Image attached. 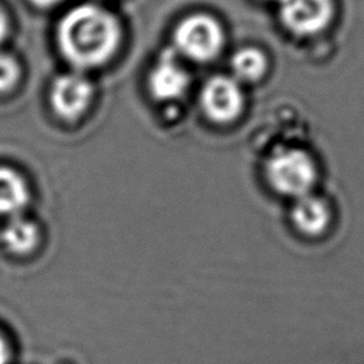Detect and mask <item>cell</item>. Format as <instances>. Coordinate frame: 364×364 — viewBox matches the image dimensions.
Listing matches in <instances>:
<instances>
[{"mask_svg":"<svg viewBox=\"0 0 364 364\" xmlns=\"http://www.w3.org/2000/svg\"><path fill=\"white\" fill-rule=\"evenodd\" d=\"M121 27L114 14L95 4L71 9L57 27V43L64 58L77 68L104 64L117 51Z\"/></svg>","mask_w":364,"mask_h":364,"instance_id":"cell-1","label":"cell"},{"mask_svg":"<svg viewBox=\"0 0 364 364\" xmlns=\"http://www.w3.org/2000/svg\"><path fill=\"white\" fill-rule=\"evenodd\" d=\"M266 173L272 188L279 193L300 198L316 179V165L307 152L287 148L270 156Z\"/></svg>","mask_w":364,"mask_h":364,"instance_id":"cell-2","label":"cell"},{"mask_svg":"<svg viewBox=\"0 0 364 364\" xmlns=\"http://www.w3.org/2000/svg\"><path fill=\"white\" fill-rule=\"evenodd\" d=\"M175 48L195 61L215 58L223 46L220 24L208 14L198 13L183 18L173 34Z\"/></svg>","mask_w":364,"mask_h":364,"instance_id":"cell-3","label":"cell"},{"mask_svg":"<svg viewBox=\"0 0 364 364\" xmlns=\"http://www.w3.org/2000/svg\"><path fill=\"white\" fill-rule=\"evenodd\" d=\"M279 4L284 27L301 37L324 31L336 11L333 0H280Z\"/></svg>","mask_w":364,"mask_h":364,"instance_id":"cell-4","label":"cell"},{"mask_svg":"<svg viewBox=\"0 0 364 364\" xmlns=\"http://www.w3.org/2000/svg\"><path fill=\"white\" fill-rule=\"evenodd\" d=\"M202 108L215 122H230L243 109V94L237 81L215 75L206 81L200 94Z\"/></svg>","mask_w":364,"mask_h":364,"instance_id":"cell-5","label":"cell"},{"mask_svg":"<svg viewBox=\"0 0 364 364\" xmlns=\"http://www.w3.org/2000/svg\"><path fill=\"white\" fill-rule=\"evenodd\" d=\"M92 97L91 82L77 73L60 75L51 87V107L64 119L78 118Z\"/></svg>","mask_w":364,"mask_h":364,"instance_id":"cell-6","label":"cell"},{"mask_svg":"<svg viewBox=\"0 0 364 364\" xmlns=\"http://www.w3.org/2000/svg\"><path fill=\"white\" fill-rule=\"evenodd\" d=\"M148 85L151 94L158 100H176L182 97L189 85V75L178 63L173 50H165L152 68Z\"/></svg>","mask_w":364,"mask_h":364,"instance_id":"cell-7","label":"cell"},{"mask_svg":"<svg viewBox=\"0 0 364 364\" xmlns=\"http://www.w3.org/2000/svg\"><path fill=\"white\" fill-rule=\"evenodd\" d=\"M26 181L16 171L0 166V215L17 216L28 203Z\"/></svg>","mask_w":364,"mask_h":364,"instance_id":"cell-8","label":"cell"},{"mask_svg":"<svg viewBox=\"0 0 364 364\" xmlns=\"http://www.w3.org/2000/svg\"><path fill=\"white\" fill-rule=\"evenodd\" d=\"M1 239L4 246L16 255L31 253L40 239L37 226L21 216H13L3 229Z\"/></svg>","mask_w":364,"mask_h":364,"instance_id":"cell-9","label":"cell"},{"mask_svg":"<svg viewBox=\"0 0 364 364\" xmlns=\"http://www.w3.org/2000/svg\"><path fill=\"white\" fill-rule=\"evenodd\" d=\"M232 70L235 75L243 81H256L262 78L267 70L266 55L255 47H245L232 57Z\"/></svg>","mask_w":364,"mask_h":364,"instance_id":"cell-10","label":"cell"},{"mask_svg":"<svg viewBox=\"0 0 364 364\" xmlns=\"http://www.w3.org/2000/svg\"><path fill=\"white\" fill-rule=\"evenodd\" d=\"M320 215H321L320 203L316 199H311L309 196H300L293 210V219L296 225L304 232L316 230L320 226L321 223Z\"/></svg>","mask_w":364,"mask_h":364,"instance_id":"cell-11","label":"cell"},{"mask_svg":"<svg viewBox=\"0 0 364 364\" xmlns=\"http://www.w3.org/2000/svg\"><path fill=\"white\" fill-rule=\"evenodd\" d=\"M18 64L9 55L0 53V92H6L13 88L18 80Z\"/></svg>","mask_w":364,"mask_h":364,"instance_id":"cell-12","label":"cell"},{"mask_svg":"<svg viewBox=\"0 0 364 364\" xmlns=\"http://www.w3.org/2000/svg\"><path fill=\"white\" fill-rule=\"evenodd\" d=\"M9 360V350L4 338L0 336V364H7Z\"/></svg>","mask_w":364,"mask_h":364,"instance_id":"cell-13","label":"cell"},{"mask_svg":"<svg viewBox=\"0 0 364 364\" xmlns=\"http://www.w3.org/2000/svg\"><path fill=\"white\" fill-rule=\"evenodd\" d=\"M34 6L37 7H43V9H47V7H53L55 4H58L61 0H30Z\"/></svg>","mask_w":364,"mask_h":364,"instance_id":"cell-14","label":"cell"},{"mask_svg":"<svg viewBox=\"0 0 364 364\" xmlns=\"http://www.w3.org/2000/svg\"><path fill=\"white\" fill-rule=\"evenodd\" d=\"M6 34H7V18L4 13L0 10V43L4 40Z\"/></svg>","mask_w":364,"mask_h":364,"instance_id":"cell-15","label":"cell"},{"mask_svg":"<svg viewBox=\"0 0 364 364\" xmlns=\"http://www.w3.org/2000/svg\"><path fill=\"white\" fill-rule=\"evenodd\" d=\"M274 1H277V3H279V1H280V0H274Z\"/></svg>","mask_w":364,"mask_h":364,"instance_id":"cell-16","label":"cell"}]
</instances>
